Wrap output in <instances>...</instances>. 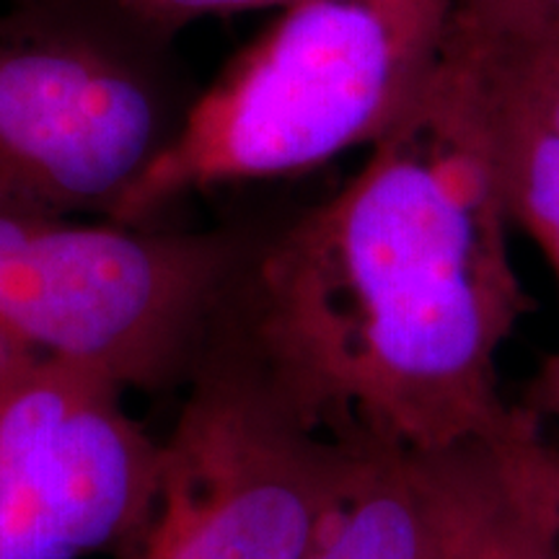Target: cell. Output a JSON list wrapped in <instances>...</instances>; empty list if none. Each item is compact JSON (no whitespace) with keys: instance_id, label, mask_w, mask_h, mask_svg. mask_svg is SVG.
<instances>
[{"instance_id":"obj_1","label":"cell","mask_w":559,"mask_h":559,"mask_svg":"<svg viewBox=\"0 0 559 559\" xmlns=\"http://www.w3.org/2000/svg\"><path fill=\"white\" fill-rule=\"evenodd\" d=\"M510 228L485 70L456 24L430 86L355 177L260 228L221 332L334 438L402 453L495 438L521 415L500 355L534 311Z\"/></svg>"},{"instance_id":"obj_2","label":"cell","mask_w":559,"mask_h":559,"mask_svg":"<svg viewBox=\"0 0 559 559\" xmlns=\"http://www.w3.org/2000/svg\"><path fill=\"white\" fill-rule=\"evenodd\" d=\"M461 0H296L218 79L111 221L153 226L190 194L309 174L373 148L415 107Z\"/></svg>"},{"instance_id":"obj_3","label":"cell","mask_w":559,"mask_h":559,"mask_svg":"<svg viewBox=\"0 0 559 559\" xmlns=\"http://www.w3.org/2000/svg\"><path fill=\"white\" fill-rule=\"evenodd\" d=\"M200 91L117 0L0 3V207L111 221Z\"/></svg>"},{"instance_id":"obj_4","label":"cell","mask_w":559,"mask_h":559,"mask_svg":"<svg viewBox=\"0 0 559 559\" xmlns=\"http://www.w3.org/2000/svg\"><path fill=\"white\" fill-rule=\"evenodd\" d=\"M257 236L0 207V334L124 391H185Z\"/></svg>"},{"instance_id":"obj_5","label":"cell","mask_w":559,"mask_h":559,"mask_svg":"<svg viewBox=\"0 0 559 559\" xmlns=\"http://www.w3.org/2000/svg\"><path fill=\"white\" fill-rule=\"evenodd\" d=\"M376 445L313 428L218 330L160 438V481L122 559H304Z\"/></svg>"},{"instance_id":"obj_6","label":"cell","mask_w":559,"mask_h":559,"mask_svg":"<svg viewBox=\"0 0 559 559\" xmlns=\"http://www.w3.org/2000/svg\"><path fill=\"white\" fill-rule=\"evenodd\" d=\"M124 394L0 334V559H122L135 547L164 456Z\"/></svg>"},{"instance_id":"obj_7","label":"cell","mask_w":559,"mask_h":559,"mask_svg":"<svg viewBox=\"0 0 559 559\" xmlns=\"http://www.w3.org/2000/svg\"><path fill=\"white\" fill-rule=\"evenodd\" d=\"M536 436L539 423L521 409L500 436L436 453L453 559H555L531 466Z\"/></svg>"},{"instance_id":"obj_8","label":"cell","mask_w":559,"mask_h":559,"mask_svg":"<svg viewBox=\"0 0 559 559\" xmlns=\"http://www.w3.org/2000/svg\"><path fill=\"white\" fill-rule=\"evenodd\" d=\"M304 559H453L436 456L376 449Z\"/></svg>"},{"instance_id":"obj_9","label":"cell","mask_w":559,"mask_h":559,"mask_svg":"<svg viewBox=\"0 0 559 559\" xmlns=\"http://www.w3.org/2000/svg\"><path fill=\"white\" fill-rule=\"evenodd\" d=\"M487 91L495 171L508 221L539 247L559 285V135L500 99L489 83Z\"/></svg>"},{"instance_id":"obj_10","label":"cell","mask_w":559,"mask_h":559,"mask_svg":"<svg viewBox=\"0 0 559 559\" xmlns=\"http://www.w3.org/2000/svg\"><path fill=\"white\" fill-rule=\"evenodd\" d=\"M472 45L495 94L559 135V32L498 47Z\"/></svg>"},{"instance_id":"obj_11","label":"cell","mask_w":559,"mask_h":559,"mask_svg":"<svg viewBox=\"0 0 559 559\" xmlns=\"http://www.w3.org/2000/svg\"><path fill=\"white\" fill-rule=\"evenodd\" d=\"M459 29L481 47L559 32V0H461Z\"/></svg>"},{"instance_id":"obj_12","label":"cell","mask_w":559,"mask_h":559,"mask_svg":"<svg viewBox=\"0 0 559 559\" xmlns=\"http://www.w3.org/2000/svg\"><path fill=\"white\" fill-rule=\"evenodd\" d=\"M117 3L151 29L177 37L185 26L200 19L257 9H285L296 0H117Z\"/></svg>"},{"instance_id":"obj_13","label":"cell","mask_w":559,"mask_h":559,"mask_svg":"<svg viewBox=\"0 0 559 559\" xmlns=\"http://www.w3.org/2000/svg\"><path fill=\"white\" fill-rule=\"evenodd\" d=\"M531 466H534L536 500H539L544 526H547L551 555L559 559V449L544 438L542 430L534 440Z\"/></svg>"},{"instance_id":"obj_14","label":"cell","mask_w":559,"mask_h":559,"mask_svg":"<svg viewBox=\"0 0 559 559\" xmlns=\"http://www.w3.org/2000/svg\"><path fill=\"white\" fill-rule=\"evenodd\" d=\"M536 423L559 425V349L549 353L539 362V370L526 389V400L521 404Z\"/></svg>"},{"instance_id":"obj_15","label":"cell","mask_w":559,"mask_h":559,"mask_svg":"<svg viewBox=\"0 0 559 559\" xmlns=\"http://www.w3.org/2000/svg\"><path fill=\"white\" fill-rule=\"evenodd\" d=\"M0 3H9V0H0Z\"/></svg>"}]
</instances>
